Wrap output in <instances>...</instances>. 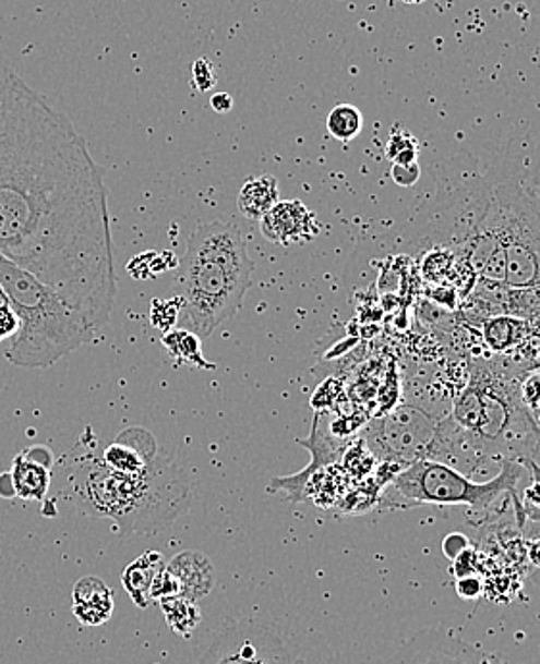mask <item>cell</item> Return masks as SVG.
<instances>
[{
	"instance_id": "obj_1",
	"label": "cell",
	"mask_w": 540,
	"mask_h": 664,
	"mask_svg": "<svg viewBox=\"0 0 540 664\" xmlns=\"http://www.w3.org/2000/svg\"><path fill=\"white\" fill-rule=\"evenodd\" d=\"M0 254L100 330L118 297L105 173L72 120L0 81Z\"/></svg>"
},
{
	"instance_id": "obj_2",
	"label": "cell",
	"mask_w": 540,
	"mask_h": 664,
	"mask_svg": "<svg viewBox=\"0 0 540 664\" xmlns=\"http://www.w3.org/2000/svg\"><path fill=\"white\" fill-rule=\"evenodd\" d=\"M97 436L87 426L80 442L52 469L55 497H64L81 512L110 519L121 538L154 536L185 515L193 488L168 454L148 471H113L97 451Z\"/></svg>"
},
{
	"instance_id": "obj_3",
	"label": "cell",
	"mask_w": 540,
	"mask_h": 664,
	"mask_svg": "<svg viewBox=\"0 0 540 664\" xmlns=\"http://www.w3.org/2000/svg\"><path fill=\"white\" fill-rule=\"evenodd\" d=\"M252 273L254 262L247 241L233 224L199 225L178 265V327L199 338H211L219 325L241 310L251 289Z\"/></svg>"
},
{
	"instance_id": "obj_4",
	"label": "cell",
	"mask_w": 540,
	"mask_h": 664,
	"mask_svg": "<svg viewBox=\"0 0 540 664\" xmlns=\"http://www.w3.org/2000/svg\"><path fill=\"white\" fill-rule=\"evenodd\" d=\"M0 289L20 327L4 358L25 369H47L95 337V328L57 290L0 254Z\"/></svg>"
},
{
	"instance_id": "obj_5",
	"label": "cell",
	"mask_w": 540,
	"mask_h": 664,
	"mask_svg": "<svg viewBox=\"0 0 540 664\" xmlns=\"http://www.w3.org/2000/svg\"><path fill=\"white\" fill-rule=\"evenodd\" d=\"M479 232L501 244L506 285L540 287V186L524 181L489 183L483 179Z\"/></svg>"
},
{
	"instance_id": "obj_6",
	"label": "cell",
	"mask_w": 540,
	"mask_h": 664,
	"mask_svg": "<svg viewBox=\"0 0 540 664\" xmlns=\"http://www.w3.org/2000/svg\"><path fill=\"white\" fill-rule=\"evenodd\" d=\"M519 459L504 461L501 472L487 482L471 481L464 472L433 459H420L396 474L380 499L381 511L410 509L421 505H469L484 511L501 497L512 496L521 479Z\"/></svg>"
},
{
	"instance_id": "obj_7",
	"label": "cell",
	"mask_w": 540,
	"mask_h": 664,
	"mask_svg": "<svg viewBox=\"0 0 540 664\" xmlns=\"http://www.w3.org/2000/svg\"><path fill=\"white\" fill-rule=\"evenodd\" d=\"M439 423L441 421L428 409L403 406L368 424L363 442L371 454L385 459V463L408 467L420 459H429Z\"/></svg>"
},
{
	"instance_id": "obj_8",
	"label": "cell",
	"mask_w": 540,
	"mask_h": 664,
	"mask_svg": "<svg viewBox=\"0 0 540 664\" xmlns=\"http://www.w3.org/2000/svg\"><path fill=\"white\" fill-rule=\"evenodd\" d=\"M196 664H295L281 633L266 623H229Z\"/></svg>"
},
{
	"instance_id": "obj_9",
	"label": "cell",
	"mask_w": 540,
	"mask_h": 664,
	"mask_svg": "<svg viewBox=\"0 0 540 664\" xmlns=\"http://www.w3.org/2000/svg\"><path fill=\"white\" fill-rule=\"evenodd\" d=\"M388 664H504L446 626L425 628L403 643Z\"/></svg>"
},
{
	"instance_id": "obj_10",
	"label": "cell",
	"mask_w": 540,
	"mask_h": 664,
	"mask_svg": "<svg viewBox=\"0 0 540 664\" xmlns=\"http://www.w3.org/2000/svg\"><path fill=\"white\" fill-rule=\"evenodd\" d=\"M260 231L274 244L292 246L314 241L322 225L302 202L283 201L260 219Z\"/></svg>"
},
{
	"instance_id": "obj_11",
	"label": "cell",
	"mask_w": 540,
	"mask_h": 664,
	"mask_svg": "<svg viewBox=\"0 0 540 664\" xmlns=\"http://www.w3.org/2000/svg\"><path fill=\"white\" fill-rule=\"evenodd\" d=\"M160 444L143 426H130L100 454L105 463L113 471L145 472L160 459Z\"/></svg>"
},
{
	"instance_id": "obj_12",
	"label": "cell",
	"mask_w": 540,
	"mask_h": 664,
	"mask_svg": "<svg viewBox=\"0 0 540 664\" xmlns=\"http://www.w3.org/2000/svg\"><path fill=\"white\" fill-rule=\"evenodd\" d=\"M166 567L178 578L179 595L187 600L199 603L211 595L216 585V567L206 553L185 550L178 553Z\"/></svg>"
},
{
	"instance_id": "obj_13",
	"label": "cell",
	"mask_w": 540,
	"mask_h": 664,
	"mask_svg": "<svg viewBox=\"0 0 540 664\" xmlns=\"http://www.w3.org/2000/svg\"><path fill=\"white\" fill-rule=\"evenodd\" d=\"M113 593L98 577H83L72 592V613L83 626H103L112 618Z\"/></svg>"
},
{
	"instance_id": "obj_14",
	"label": "cell",
	"mask_w": 540,
	"mask_h": 664,
	"mask_svg": "<svg viewBox=\"0 0 540 664\" xmlns=\"http://www.w3.org/2000/svg\"><path fill=\"white\" fill-rule=\"evenodd\" d=\"M524 463L521 479L512 496L516 499L517 517L521 529L540 536V464L531 459H519Z\"/></svg>"
},
{
	"instance_id": "obj_15",
	"label": "cell",
	"mask_w": 540,
	"mask_h": 664,
	"mask_svg": "<svg viewBox=\"0 0 540 664\" xmlns=\"http://www.w3.org/2000/svg\"><path fill=\"white\" fill-rule=\"evenodd\" d=\"M12 481L16 488V497L24 502H45L52 486V469L40 464L25 451L17 454L12 461Z\"/></svg>"
},
{
	"instance_id": "obj_16",
	"label": "cell",
	"mask_w": 540,
	"mask_h": 664,
	"mask_svg": "<svg viewBox=\"0 0 540 664\" xmlns=\"http://www.w3.org/2000/svg\"><path fill=\"white\" fill-rule=\"evenodd\" d=\"M168 560L160 552H146L131 560L130 565L121 575V585L125 588V592L130 593L131 601L139 608H146L153 600H151V585L153 580L161 568H166Z\"/></svg>"
},
{
	"instance_id": "obj_17",
	"label": "cell",
	"mask_w": 540,
	"mask_h": 664,
	"mask_svg": "<svg viewBox=\"0 0 540 664\" xmlns=\"http://www.w3.org/2000/svg\"><path fill=\"white\" fill-rule=\"evenodd\" d=\"M279 202V186L274 176L247 179L237 194V208L242 216L260 221Z\"/></svg>"
},
{
	"instance_id": "obj_18",
	"label": "cell",
	"mask_w": 540,
	"mask_h": 664,
	"mask_svg": "<svg viewBox=\"0 0 540 664\" xmlns=\"http://www.w3.org/2000/svg\"><path fill=\"white\" fill-rule=\"evenodd\" d=\"M161 346L178 367L204 369V371L216 369V363L206 360L202 353V338L196 337L191 330L173 328L170 333L161 335Z\"/></svg>"
},
{
	"instance_id": "obj_19",
	"label": "cell",
	"mask_w": 540,
	"mask_h": 664,
	"mask_svg": "<svg viewBox=\"0 0 540 664\" xmlns=\"http://www.w3.org/2000/svg\"><path fill=\"white\" fill-rule=\"evenodd\" d=\"M160 603L161 615L166 625L170 626L173 632L181 636L183 640H189L193 636L196 626L201 625L202 613L196 601L187 600L183 595H170L158 601Z\"/></svg>"
},
{
	"instance_id": "obj_20",
	"label": "cell",
	"mask_w": 540,
	"mask_h": 664,
	"mask_svg": "<svg viewBox=\"0 0 540 664\" xmlns=\"http://www.w3.org/2000/svg\"><path fill=\"white\" fill-rule=\"evenodd\" d=\"M325 125L333 138H337L340 143H350L362 133L363 116L356 106L345 102L331 110Z\"/></svg>"
},
{
	"instance_id": "obj_21",
	"label": "cell",
	"mask_w": 540,
	"mask_h": 664,
	"mask_svg": "<svg viewBox=\"0 0 540 664\" xmlns=\"http://www.w3.org/2000/svg\"><path fill=\"white\" fill-rule=\"evenodd\" d=\"M179 259L171 252H145L133 257L128 264V273L135 279H151L156 277L158 273L168 271V269H178Z\"/></svg>"
},
{
	"instance_id": "obj_22",
	"label": "cell",
	"mask_w": 540,
	"mask_h": 664,
	"mask_svg": "<svg viewBox=\"0 0 540 664\" xmlns=\"http://www.w3.org/2000/svg\"><path fill=\"white\" fill-rule=\"evenodd\" d=\"M179 315H181V300H179V297L170 298V300L154 298L151 310H148L151 325L156 330H160L161 335L178 328Z\"/></svg>"
},
{
	"instance_id": "obj_23",
	"label": "cell",
	"mask_w": 540,
	"mask_h": 664,
	"mask_svg": "<svg viewBox=\"0 0 540 664\" xmlns=\"http://www.w3.org/2000/svg\"><path fill=\"white\" fill-rule=\"evenodd\" d=\"M387 156L388 160L400 166L418 164V141L408 131L395 133L388 141Z\"/></svg>"
},
{
	"instance_id": "obj_24",
	"label": "cell",
	"mask_w": 540,
	"mask_h": 664,
	"mask_svg": "<svg viewBox=\"0 0 540 664\" xmlns=\"http://www.w3.org/2000/svg\"><path fill=\"white\" fill-rule=\"evenodd\" d=\"M218 77L214 72V64L206 57L196 58L193 64V87L201 93H211L216 87Z\"/></svg>"
},
{
	"instance_id": "obj_25",
	"label": "cell",
	"mask_w": 540,
	"mask_h": 664,
	"mask_svg": "<svg viewBox=\"0 0 540 664\" xmlns=\"http://www.w3.org/2000/svg\"><path fill=\"white\" fill-rule=\"evenodd\" d=\"M179 582L178 578L171 575L168 567L161 568L160 572L154 577L153 585H151V600L160 601L170 595H178Z\"/></svg>"
},
{
	"instance_id": "obj_26",
	"label": "cell",
	"mask_w": 540,
	"mask_h": 664,
	"mask_svg": "<svg viewBox=\"0 0 540 664\" xmlns=\"http://www.w3.org/2000/svg\"><path fill=\"white\" fill-rule=\"evenodd\" d=\"M17 327H20V321L17 315L9 302L7 304H0V342L7 340V338L16 337Z\"/></svg>"
},
{
	"instance_id": "obj_27",
	"label": "cell",
	"mask_w": 540,
	"mask_h": 664,
	"mask_svg": "<svg viewBox=\"0 0 540 664\" xmlns=\"http://www.w3.org/2000/svg\"><path fill=\"white\" fill-rule=\"evenodd\" d=\"M391 176L395 179L396 184H400V186H411V184L420 179V166H418V164H411V166L393 164Z\"/></svg>"
},
{
	"instance_id": "obj_28",
	"label": "cell",
	"mask_w": 540,
	"mask_h": 664,
	"mask_svg": "<svg viewBox=\"0 0 540 664\" xmlns=\"http://www.w3.org/2000/svg\"><path fill=\"white\" fill-rule=\"evenodd\" d=\"M469 547L468 538L464 536V534H451V536L446 538L443 542V552L448 559H456V557H460L461 553L466 552Z\"/></svg>"
},
{
	"instance_id": "obj_29",
	"label": "cell",
	"mask_w": 540,
	"mask_h": 664,
	"mask_svg": "<svg viewBox=\"0 0 540 664\" xmlns=\"http://www.w3.org/2000/svg\"><path fill=\"white\" fill-rule=\"evenodd\" d=\"M458 595L464 600H477L481 595V582L476 577L458 578Z\"/></svg>"
},
{
	"instance_id": "obj_30",
	"label": "cell",
	"mask_w": 540,
	"mask_h": 664,
	"mask_svg": "<svg viewBox=\"0 0 540 664\" xmlns=\"http://www.w3.org/2000/svg\"><path fill=\"white\" fill-rule=\"evenodd\" d=\"M27 456L35 459V461H39L40 464H45V467H49V469H55V463H57V456L50 451L47 446H32V448L24 449Z\"/></svg>"
},
{
	"instance_id": "obj_31",
	"label": "cell",
	"mask_w": 540,
	"mask_h": 664,
	"mask_svg": "<svg viewBox=\"0 0 540 664\" xmlns=\"http://www.w3.org/2000/svg\"><path fill=\"white\" fill-rule=\"evenodd\" d=\"M233 97L229 93H216L212 95L211 106L216 113H229L233 110Z\"/></svg>"
},
{
	"instance_id": "obj_32",
	"label": "cell",
	"mask_w": 540,
	"mask_h": 664,
	"mask_svg": "<svg viewBox=\"0 0 540 664\" xmlns=\"http://www.w3.org/2000/svg\"><path fill=\"white\" fill-rule=\"evenodd\" d=\"M0 497H4V499L16 497V488H14V481H12L10 471L0 474Z\"/></svg>"
},
{
	"instance_id": "obj_33",
	"label": "cell",
	"mask_w": 540,
	"mask_h": 664,
	"mask_svg": "<svg viewBox=\"0 0 540 664\" xmlns=\"http://www.w3.org/2000/svg\"><path fill=\"white\" fill-rule=\"evenodd\" d=\"M529 559H531L537 567H540V536L531 540V544H529Z\"/></svg>"
},
{
	"instance_id": "obj_34",
	"label": "cell",
	"mask_w": 540,
	"mask_h": 664,
	"mask_svg": "<svg viewBox=\"0 0 540 664\" xmlns=\"http://www.w3.org/2000/svg\"><path fill=\"white\" fill-rule=\"evenodd\" d=\"M404 4H421V2H425V0H403Z\"/></svg>"
},
{
	"instance_id": "obj_35",
	"label": "cell",
	"mask_w": 540,
	"mask_h": 664,
	"mask_svg": "<svg viewBox=\"0 0 540 664\" xmlns=\"http://www.w3.org/2000/svg\"><path fill=\"white\" fill-rule=\"evenodd\" d=\"M0 304H7V297H4L2 289H0Z\"/></svg>"
}]
</instances>
